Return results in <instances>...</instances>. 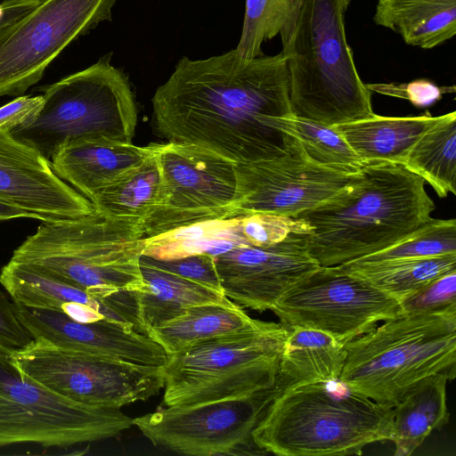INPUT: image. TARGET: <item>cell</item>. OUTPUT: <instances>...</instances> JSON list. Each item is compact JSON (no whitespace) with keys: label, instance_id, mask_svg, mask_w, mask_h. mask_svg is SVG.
<instances>
[{"label":"cell","instance_id":"1","mask_svg":"<svg viewBox=\"0 0 456 456\" xmlns=\"http://www.w3.org/2000/svg\"><path fill=\"white\" fill-rule=\"evenodd\" d=\"M158 134L198 145L236 164L282 158L302 148L282 53L245 58L237 49L203 60L182 57L152 98Z\"/></svg>","mask_w":456,"mask_h":456},{"label":"cell","instance_id":"2","mask_svg":"<svg viewBox=\"0 0 456 456\" xmlns=\"http://www.w3.org/2000/svg\"><path fill=\"white\" fill-rule=\"evenodd\" d=\"M425 184L402 164H366L330 198L296 216L311 229L308 255L319 266H337L392 245L432 218L436 205Z\"/></svg>","mask_w":456,"mask_h":456},{"label":"cell","instance_id":"3","mask_svg":"<svg viewBox=\"0 0 456 456\" xmlns=\"http://www.w3.org/2000/svg\"><path fill=\"white\" fill-rule=\"evenodd\" d=\"M393 409L354 391L339 379L302 382L278 394L254 430L265 453L360 455L390 441Z\"/></svg>","mask_w":456,"mask_h":456},{"label":"cell","instance_id":"4","mask_svg":"<svg viewBox=\"0 0 456 456\" xmlns=\"http://www.w3.org/2000/svg\"><path fill=\"white\" fill-rule=\"evenodd\" d=\"M351 0H301L295 29L282 47L294 117L336 126L374 114L345 31Z\"/></svg>","mask_w":456,"mask_h":456},{"label":"cell","instance_id":"5","mask_svg":"<svg viewBox=\"0 0 456 456\" xmlns=\"http://www.w3.org/2000/svg\"><path fill=\"white\" fill-rule=\"evenodd\" d=\"M143 247L139 223L95 211L81 218L43 222L10 260L32 265L98 298L126 303L143 287Z\"/></svg>","mask_w":456,"mask_h":456},{"label":"cell","instance_id":"6","mask_svg":"<svg viewBox=\"0 0 456 456\" xmlns=\"http://www.w3.org/2000/svg\"><path fill=\"white\" fill-rule=\"evenodd\" d=\"M339 379L380 405L394 407L422 379L455 378L456 306L402 314L344 345Z\"/></svg>","mask_w":456,"mask_h":456},{"label":"cell","instance_id":"7","mask_svg":"<svg viewBox=\"0 0 456 456\" xmlns=\"http://www.w3.org/2000/svg\"><path fill=\"white\" fill-rule=\"evenodd\" d=\"M111 55L41 87L39 114L30 124L13 128L11 135L49 160L71 143H132L137 123L134 97L128 77L111 64Z\"/></svg>","mask_w":456,"mask_h":456},{"label":"cell","instance_id":"8","mask_svg":"<svg viewBox=\"0 0 456 456\" xmlns=\"http://www.w3.org/2000/svg\"><path fill=\"white\" fill-rule=\"evenodd\" d=\"M288 332L281 323L257 320L243 330L168 354L162 366L164 404L208 403L272 386Z\"/></svg>","mask_w":456,"mask_h":456},{"label":"cell","instance_id":"9","mask_svg":"<svg viewBox=\"0 0 456 456\" xmlns=\"http://www.w3.org/2000/svg\"><path fill=\"white\" fill-rule=\"evenodd\" d=\"M0 344V447L32 443L66 447L117 436L134 426L120 408L57 395L25 374Z\"/></svg>","mask_w":456,"mask_h":456},{"label":"cell","instance_id":"10","mask_svg":"<svg viewBox=\"0 0 456 456\" xmlns=\"http://www.w3.org/2000/svg\"><path fill=\"white\" fill-rule=\"evenodd\" d=\"M275 396L273 384L249 395L159 408L134 418V426L155 446L179 454H265L253 433Z\"/></svg>","mask_w":456,"mask_h":456},{"label":"cell","instance_id":"11","mask_svg":"<svg viewBox=\"0 0 456 456\" xmlns=\"http://www.w3.org/2000/svg\"><path fill=\"white\" fill-rule=\"evenodd\" d=\"M19 368L53 393L94 407L121 408L156 395L162 367L74 352L39 338L13 353Z\"/></svg>","mask_w":456,"mask_h":456},{"label":"cell","instance_id":"12","mask_svg":"<svg viewBox=\"0 0 456 456\" xmlns=\"http://www.w3.org/2000/svg\"><path fill=\"white\" fill-rule=\"evenodd\" d=\"M272 311L287 330L323 331L345 345L403 314L400 301L338 266H319L289 289Z\"/></svg>","mask_w":456,"mask_h":456},{"label":"cell","instance_id":"13","mask_svg":"<svg viewBox=\"0 0 456 456\" xmlns=\"http://www.w3.org/2000/svg\"><path fill=\"white\" fill-rule=\"evenodd\" d=\"M117 0H40L0 28V96H20L74 40L111 20Z\"/></svg>","mask_w":456,"mask_h":456},{"label":"cell","instance_id":"14","mask_svg":"<svg viewBox=\"0 0 456 456\" xmlns=\"http://www.w3.org/2000/svg\"><path fill=\"white\" fill-rule=\"evenodd\" d=\"M157 156L162 198L140 224L144 238L198 222L236 217V163L184 142L157 143Z\"/></svg>","mask_w":456,"mask_h":456},{"label":"cell","instance_id":"15","mask_svg":"<svg viewBox=\"0 0 456 456\" xmlns=\"http://www.w3.org/2000/svg\"><path fill=\"white\" fill-rule=\"evenodd\" d=\"M357 172L317 164L303 148L275 159L236 164L235 215L264 212L296 217L330 198Z\"/></svg>","mask_w":456,"mask_h":456},{"label":"cell","instance_id":"16","mask_svg":"<svg viewBox=\"0 0 456 456\" xmlns=\"http://www.w3.org/2000/svg\"><path fill=\"white\" fill-rule=\"evenodd\" d=\"M305 235L295 232L269 247L240 244L215 256L224 296L240 307L272 310L289 289L319 267L305 249Z\"/></svg>","mask_w":456,"mask_h":456},{"label":"cell","instance_id":"17","mask_svg":"<svg viewBox=\"0 0 456 456\" xmlns=\"http://www.w3.org/2000/svg\"><path fill=\"white\" fill-rule=\"evenodd\" d=\"M0 200L59 222L95 213L91 201L61 179L38 151L0 130Z\"/></svg>","mask_w":456,"mask_h":456},{"label":"cell","instance_id":"18","mask_svg":"<svg viewBox=\"0 0 456 456\" xmlns=\"http://www.w3.org/2000/svg\"><path fill=\"white\" fill-rule=\"evenodd\" d=\"M14 304L15 314L33 339L132 364L162 367L168 354L147 334L107 319L83 322L61 312Z\"/></svg>","mask_w":456,"mask_h":456},{"label":"cell","instance_id":"19","mask_svg":"<svg viewBox=\"0 0 456 456\" xmlns=\"http://www.w3.org/2000/svg\"><path fill=\"white\" fill-rule=\"evenodd\" d=\"M0 283L12 302L23 306L61 312L75 320L94 308L107 320L134 328L129 304L98 298L24 263L10 260L1 270Z\"/></svg>","mask_w":456,"mask_h":456},{"label":"cell","instance_id":"20","mask_svg":"<svg viewBox=\"0 0 456 456\" xmlns=\"http://www.w3.org/2000/svg\"><path fill=\"white\" fill-rule=\"evenodd\" d=\"M156 143L137 146L113 142H80L61 147L50 159L55 174L88 200L148 159Z\"/></svg>","mask_w":456,"mask_h":456},{"label":"cell","instance_id":"21","mask_svg":"<svg viewBox=\"0 0 456 456\" xmlns=\"http://www.w3.org/2000/svg\"><path fill=\"white\" fill-rule=\"evenodd\" d=\"M442 116H372L333 126L364 164L403 165L417 140Z\"/></svg>","mask_w":456,"mask_h":456},{"label":"cell","instance_id":"22","mask_svg":"<svg viewBox=\"0 0 456 456\" xmlns=\"http://www.w3.org/2000/svg\"><path fill=\"white\" fill-rule=\"evenodd\" d=\"M140 269L143 287L136 296L145 334L192 306L230 301L223 292L158 267L144 256L140 257Z\"/></svg>","mask_w":456,"mask_h":456},{"label":"cell","instance_id":"23","mask_svg":"<svg viewBox=\"0 0 456 456\" xmlns=\"http://www.w3.org/2000/svg\"><path fill=\"white\" fill-rule=\"evenodd\" d=\"M445 373L428 377L411 388L394 406L390 441L395 456L411 455L435 429L449 421Z\"/></svg>","mask_w":456,"mask_h":456},{"label":"cell","instance_id":"24","mask_svg":"<svg viewBox=\"0 0 456 456\" xmlns=\"http://www.w3.org/2000/svg\"><path fill=\"white\" fill-rule=\"evenodd\" d=\"M373 20L409 45L432 49L456 34V0H378Z\"/></svg>","mask_w":456,"mask_h":456},{"label":"cell","instance_id":"25","mask_svg":"<svg viewBox=\"0 0 456 456\" xmlns=\"http://www.w3.org/2000/svg\"><path fill=\"white\" fill-rule=\"evenodd\" d=\"M274 380L278 394L293 385L339 379L346 352L344 345L317 330H288Z\"/></svg>","mask_w":456,"mask_h":456},{"label":"cell","instance_id":"26","mask_svg":"<svg viewBox=\"0 0 456 456\" xmlns=\"http://www.w3.org/2000/svg\"><path fill=\"white\" fill-rule=\"evenodd\" d=\"M162 191L156 143L154 152L142 164L96 192L89 200L102 216L141 224L159 205Z\"/></svg>","mask_w":456,"mask_h":456},{"label":"cell","instance_id":"27","mask_svg":"<svg viewBox=\"0 0 456 456\" xmlns=\"http://www.w3.org/2000/svg\"><path fill=\"white\" fill-rule=\"evenodd\" d=\"M256 321L230 300L192 306L146 334L171 354L199 341L243 330Z\"/></svg>","mask_w":456,"mask_h":456},{"label":"cell","instance_id":"28","mask_svg":"<svg viewBox=\"0 0 456 456\" xmlns=\"http://www.w3.org/2000/svg\"><path fill=\"white\" fill-rule=\"evenodd\" d=\"M238 221L239 216L206 220L144 238L142 256L156 260L200 254L215 257L247 244L238 232Z\"/></svg>","mask_w":456,"mask_h":456},{"label":"cell","instance_id":"29","mask_svg":"<svg viewBox=\"0 0 456 456\" xmlns=\"http://www.w3.org/2000/svg\"><path fill=\"white\" fill-rule=\"evenodd\" d=\"M403 166L445 198L456 193V112L442 115L413 144Z\"/></svg>","mask_w":456,"mask_h":456},{"label":"cell","instance_id":"30","mask_svg":"<svg viewBox=\"0 0 456 456\" xmlns=\"http://www.w3.org/2000/svg\"><path fill=\"white\" fill-rule=\"evenodd\" d=\"M337 266L400 301L434 279L456 271V254L382 262L351 261Z\"/></svg>","mask_w":456,"mask_h":456},{"label":"cell","instance_id":"31","mask_svg":"<svg viewBox=\"0 0 456 456\" xmlns=\"http://www.w3.org/2000/svg\"><path fill=\"white\" fill-rule=\"evenodd\" d=\"M300 4L301 0H246L237 51L248 59L261 56L263 43L278 35L285 46L295 29Z\"/></svg>","mask_w":456,"mask_h":456},{"label":"cell","instance_id":"32","mask_svg":"<svg viewBox=\"0 0 456 456\" xmlns=\"http://www.w3.org/2000/svg\"><path fill=\"white\" fill-rule=\"evenodd\" d=\"M289 133L296 137L305 155L330 168L355 173L364 164L333 126H325L290 115L286 118Z\"/></svg>","mask_w":456,"mask_h":456},{"label":"cell","instance_id":"33","mask_svg":"<svg viewBox=\"0 0 456 456\" xmlns=\"http://www.w3.org/2000/svg\"><path fill=\"white\" fill-rule=\"evenodd\" d=\"M456 254V220L431 218L386 248L354 261L382 262Z\"/></svg>","mask_w":456,"mask_h":456},{"label":"cell","instance_id":"34","mask_svg":"<svg viewBox=\"0 0 456 456\" xmlns=\"http://www.w3.org/2000/svg\"><path fill=\"white\" fill-rule=\"evenodd\" d=\"M238 232L248 245L269 247L295 232L309 234L311 229L297 217L257 212L239 216Z\"/></svg>","mask_w":456,"mask_h":456},{"label":"cell","instance_id":"35","mask_svg":"<svg viewBox=\"0 0 456 456\" xmlns=\"http://www.w3.org/2000/svg\"><path fill=\"white\" fill-rule=\"evenodd\" d=\"M403 314H419L456 306V271L429 281L400 300Z\"/></svg>","mask_w":456,"mask_h":456},{"label":"cell","instance_id":"36","mask_svg":"<svg viewBox=\"0 0 456 456\" xmlns=\"http://www.w3.org/2000/svg\"><path fill=\"white\" fill-rule=\"evenodd\" d=\"M370 92L404 99L419 108L428 107L439 101L444 94L455 92L452 86H438L428 79L409 83L365 84Z\"/></svg>","mask_w":456,"mask_h":456},{"label":"cell","instance_id":"37","mask_svg":"<svg viewBox=\"0 0 456 456\" xmlns=\"http://www.w3.org/2000/svg\"><path fill=\"white\" fill-rule=\"evenodd\" d=\"M146 257L151 264L158 267L184 279L223 292L215 265L214 256L210 255H193L172 260H156L148 256Z\"/></svg>","mask_w":456,"mask_h":456},{"label":"cell","instance_id":"38","mask_svg":"<svg viewBox=\"0 0 456 456\" xmlns=\"http://www.w3.org/2000/svg\"><path fill=\"white\" fill-rule=\"evenodd\" d=\"M32 340L15 314L13 302L0 290V344L15 352L27 346Z\"/></svg>","mask_w":456,"mask_h":456},{"label":"cell","instance_id":"39","mask_svg":"<svg viewBox=\"0 0 456 456\" xmlns=\"http://www.w3.org/2000/svg\"><path fill=\"white\" fill-rule=\"evenodd\" d=\"M43 104V95H20L0 107V130L11 132L15 127L30 124L39 114Z\"/></svg>","mask_w":456,"mask_h":456},{"label":"cell","instance_id":"40","mask_svg":"<svg viewBox=\"0 0 456 456\" xmlns=\"http://www.w3.org/2000/svg\"><path fill=\"white\" fill-rule=\"evenodd\" d=\"M39 2L40 0H4L0 4V28L19 20Z\"/></svg>","mask_w":456,"mask_h":456},{"label":"cell","instance_id":"41","mask_svg":"<svg viewBox=\"0 0 456 456\" xmlns=\"http://www.w3.org/2000/svg\"><path fill=\"white\" fill-rule=\"evenodd\" d=\"M13 218L38 219V217L34 214H31L29 212H27L23 209H20L17 207L12 206L8 203L0 200V221Z\"/></svg>","mask_w":456,"mask_h":456}]
</instances>
